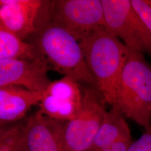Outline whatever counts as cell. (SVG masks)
<instances>
[{
	"mask_svg": "<svg viewBox=\"0 0 151 151\" xmlns=\"http://www.w3.org/2000/svg\"><path fill=\"white\" fill-rule=\"evenodd\" d=\"M87 65L106 103L113 107L129 49L104 27L79 41Z\"/></svg>",
	"mask_w": 151,
	"mask_h": 151,
	"instance_id": "obj_1",
	"label": "cell"
},
{
	"mask_svg": "<svg viewBox=\"0 0 151 151\" xmlns=\"http://www.w3.org/2000/svg\"><path fill=\"white\" fill-rule=\"evenodd\" d=\"M29 42L37 46L50 70L70 77L83 85L98 88L79 42L64 28L50 21Z\"/></svg>",
	"mask_w": 151,
	"mask_h": 151,
	"instance_id": "obj_2",
	"label": "cell"
},
{
	"mask_svg": "<svg viewBox=\"0 0 151 151\" xmlns=\"http://www.w3.org/2000/svg\"><path fill=\"white\" fill-rule=\"evenodd\" d=\"M113 107L145 130L151 128V65L143 53L129 49Z\"/></svg>",
	"mask_w": 151,
	"mask_h": 151,
	"instance_id": "obj_3",
	"label": "cell"
},
{
	"mask_svg": "<svg viewBox=\"0 0 151 151\" xmlns=\"http://www.w3.org/2000/svg\"><path fill=\"white\" fill-rule=\"evenodd\" d=\"M82 103L75 118L65 123V151H88L107 112L103 95L97 88L83 85Z\"/></svg>",
	"mask_w": 151,
	"mask_h": 151,
	"instance_id": "obj_4",
	"label": "cell"
},
{
	"mask_svg": "<svg viewBox=\"0 0 151 151\" xmlns=\"http://www.w3.org/2000/svg\"><path fill=\"white\" fill-rule=\"evenodd\" d=\"M105 27L128 48L151 54V32L131 0H101Z\"/></svg>",
	"mask_w": 151,
	"mask_h": 151,
	"instance_id": "obj_5",
	"label": "cell"
},
{
	"mask_svg": "<svg viewBox=\"0 0 151 151\" xmlns=\"http://www.w3.org/2000/svg\"><path fill=\"white\" fill-rule=\"evenodd\" d=\"M53 1L0 0V27L25 41L52 20Z\"/></svg>",
	"mask_w": 151,
	"mask_h": 151,
	"instance_id": "obj_6",
	"label": "cell"
},
{
	"mask_svg": "<svg viewBox=\"0 0 151 151\" xmlns=\"http://www.w3.org/2000/svg\"><path fill=\"white\" fill-rule=\"evenodd\" d=\"M51 21L79 42L98 28L105 27L101 0L53 1Z\"/></svg>",
	"mask_w": 151,
	"mask_h": 151,
	"instance_id": "obj_7",
	"label": "cell"
},
{
	"mask_svg": "<svg viewBox=\"0 0 151 151\" xmlns=\"http://www.w3.org/2000/svg\"><path fill=\"white\" fill-rule=\"evenodd\" d=\"M46 59L37 60H0V87L15 85L32 91L44 92L52 82Z\"/></svg>",
	"mask_w": 151,
	"mask_h": 151,
	"instance_id": "obj_8",
	"label": "cell"
},
{
	"mask_svg": "<svg viewBox=\"0 0 151 151\" xmlns=\"http://www.w3.org/2000/svg\"><path fill=\"white\" fill-rule=\"evenodd\" d=\"M65 123L37 111L25 120L24 151H65Z\"/></svg>",
	"mask_w": 151,
	"mask_h": 151,
	"instance_id": "obj_9",
	"label": "cell"
},
{
	"mask_svg": "<svg viewBox=\"0 0 151 151\" xmlns=\"http://www.w3.org/2000/svg\"><path fill=\"white\" fill-rule=\"evenodd\" d=\"M43 93L15 85L0 87L1 127L19 122L30 108L39 105Z\"/></svg>",
	"mask_w": 151,
	"mask_h": 151,
	"instance_id": "obj_10",
	"label": "cell"
},
{
	"mask_svg": "<svg viewBox=\"0 0 151 151\" xmlns=\"http://www.w3.org/2000/svg\"><path fill=\"white\" fill-rule=\"evenodd\" d=\"M119 109L107 111L103 123L88 151H98L120 140L132 139L129 126Z\"/></svg>",
	"mask_w": 151,
	"mask_h": 151,
	"instance_id": "obj_11",
	"label": "cell"
},
{
	"mask_svg": "<svg viewBox=\"0 0 151 151\" xmlns=\"http://www.w3.org/2000/svg\"><path fill=\"white\" fill-rule=\"evenodd\" d=\"M44 58L35 44L22 40L0 27V60L33 61Z\"/></svg>",
	"mask_w": 151,
	"mask_h": 151,
	"instance_id": "obj_12",
	"label": "cell"
},
{
	"mask_svg": "<svg viewBox=\"0 0 151 151\" xmlns=\"http://www.w3.org/2000/svg\"><path fill=\"white\" fill-rule=\"evenodd\" d=\"M82 101L60 96H53L43 93L39 104V111L52 119L68 122L75 119L80 113Z\"/></svg>",
	"mask_w": 151,
	"mask_h": 151,
	"instance_id": "obj_13",
	"label": "cell"
},
{
	"mask_svg": "<svg viewBox=\"0 0 151 151\" xmlns=\"http://www.w3.org/2000/svg\"><path fill=\"white\" fill-rule=\"evenodd\" d=\"M25 122L1 127L0 151H24Z\"/></svg>",
	"mask_w": 151,
	"mask_h": 151,
	"instance_id": "obj_14",
	"label": "cell"
},
{
	"mask_svg": "<svg viewBox=\"0 0 151 151\" xmlns=\"http://www.w3.org/2000/svg\"><path fill=\"white\" fill-rule=\"evenodd\" d=\"M133 8L151 32V0H131Z\"/></svg>",
	"mask_w": 151,
	"mask_h": 151,
	"instance_id": "obj_15",
	"label": "cell"
},
{
	"mask_svg": "<svg viewBox=\"0 0 151 151\" xmlns=\"http://www.w3.org/2000/svg\"><path fill=\"white\" fill-rule=\"evenodd\" d=\"M127 151H151V127L138 139L132 142Z\"/></svg>",
	"mask_w": 151,
	"mask_h": 151,
	"instance_id": "obj_16",
	"label": "cell"
},
{
	"mask_svg": "<svg viewBox=\"0 0 151 151\" xmlns=\"http://www.w3.org/2000/svg\"><path fill=\"white\" fill-rule=\"evenodd\" d=\"M132 142V139L120 140L98 151H127Z\"/></svg>",
	"mask_w": 151,
	"mask_h": 151,
	"instance_id": "obj_17",
	"label": "cell"
}]
</instances>
